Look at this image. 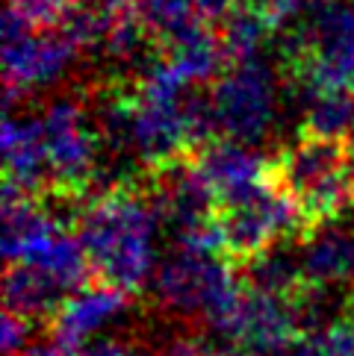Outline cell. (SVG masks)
I'll return each instance as SVG.
<instances>
[{
    "label": "cell",
    "instance_id": "1",
    "mask_svg": "<svg viewBox=\"0 0 354 356\" xmlns=\"http://www.w3.org/2000/svg\"><path fill=\"white\" fill-rule=\"evenodd\" d=\"M157 227L154 200L116 186L86 207L77 238L100 283L133 295L157 274Z\"/></svg>",
    "mask_w": 354,
    "mask_h": 356
},
{
    "label": "cell",
    "instance_id": "2",
    "mask_svg": "<svg viewBox=\"0 0 354 356\" xmlns=\"http://www.w3.org/2000/svg\"><path fill=\"white\" fill-rule=\"evenodd\" d=\"M213 133L216 118L210 97L192 95V86L169 65V59H157L133 95V156L151 168H171Z\"/></svg>",
    "mask_w": 354,
    "mask_h": 356
},
{
    "label": "cell",
    "instance_id": "3",
    "mask_svg": "<svg viewBox=\"0 0 354 356\" xmlns=\"http://www.w3.org/2000/svg\"><path fill=\"white\" fill-rule=\"evenodd\" d=\"M151 291L169 315L186 318V321L195 318L210 330H219L239 307L245 286L219 253L174 248L157 265Z\"/></svg>",
    "mask_w": 354,
    "mask_h": 356
},
{
    "label": "cell",
    "instance_id": "4",
    "mask_svg": "<svg viewBox=\"0 0 354 356\" xmlns=\"http://www.w3.org/2000/svg\"><path fill=\"white\" fill-rule=\"evenodd\" d=\"M286 59L301 97L331 88H354V3L322 0L289 35Z\"/></svg>",
    "mask_w": 354,
    "mask_h": 356
},
{
    "label": "cell",
    "instance_id": "5",
    "mask_svg": "<svg viewBox=\"0 0 354 356\" xmlns=\"http://www.w3.org/2000/svg\"><path fill=\"white\" fill-rule=\"evenodd\" d=\"M275 180L307 221L325 224L354 203V168L343 142L305 136L289 145L275 165Z\"/></svg>",
    "mask_w": 354,
    "mask_h": 356
},
{
    "label": "cell",
    "instance_id": "6",
    "mask_svg": "<svg viewBox=\"0 0 354 356\" xmlns=\"http://www.w3.org/2000/svg\"><path fill=\"white\" fill-rule=\"evenodd\" d=\"M213 118L216 133L227 142L254 147L269 138L277 112H281V83L266 59L233 62L222 77L213 83Z\"/></svg>",
    "mask_w": 354,
    "mask_h": 356
},
{
    "label": "cell",
    "instance_id": "7",
    "mask_svg": "<svg viewBox=\"0 0 354 356\" xmlns=\"http://www.w3.org/2000/svg\"><path fill=\"white\" fill-rule=\"evenodd\" d=\"M305 224H310L305 212L277 186V180L219 207L222 250L243 262L260 257L269 248H277Z\"/></svg>",
    "mask_w": 354,
    "mask_h": 356
},
{
    "label": "cell",
    "instance_id": "8",
    "mask_svg": "<svg viewBox=\"0 0 354 356\" xmlns=\"http://www.w3.org/2000/svg\"><path fill=\"white\" fill-rule=\"evenodd\" d=\"M80 47L62 30L36 33L15 15H3V83L6 109L24 95L56 86L74 65Z\"/></svg>",
    "mask_w": 354,
    "mask_h": 356
},
{
    "label": "cell",
    "instance_id": "9",
    "mask_svg": "<svg viewBox=\"0 0 354 356\" xmlns=\"http://www.w3.org/2000/svg\"><path fill=\"white\" fill-rule=\"evenodd\" d=\"M42 136L50 165V183L59 192H83L100 168V133L86 109L71 97L50 100L42 112Z\"/></svg>",
    "mask_w": 354,
    "mask_h": 356
},
{
    "label": "cell",
    "instance_id": "10",
    "mask_svg": "<svg viewBox=\"0 0 354 356\" xmlns=\"http://www.w3.org/2000/svg\"><path fill=\"white\" fill-rule=\"evenodd\" d=\"M195 168L213 188L219 207L245 197L275 180V165L266 162L254 147L239 142H210L195 162Z\"/></svg>",
    "mask_w": 354,
    "mask_h": 356
},
{
    "label": "cell",
    "instance_id": "11",
    "mask_svg": "<svg viewBox=\"0 0 354 356\" xmlns=\"http://www.w3.org/2000/svg\"><path fill=\"white\" fill-rule=\"evenodd\" d=\"M128 312V295L112 286H86L71 295L54 315V339L62 348L80 353L95 339H104L107 327L118 324Z\"/></svg>",
    "mask_w": 354,
    "mask_h": 356
},
{
    "label": "cell",
    "instance_id": "12",
    "mask_svg": "<svg viewBox=\"0 0 354 356\" xmlns=\"http://www.w3.org/2000/svg\"><path fill=\"white\" fill-rule=\"evenodd\" d=\"M3 162H6V186L18 188L21 195L36 197L50 183V165L42 136V118L27 112L6 109L3 118Z\"/></svg>",
    "mask_w": 354,
    "mask_h": 356
},
{
    "label": "cell",
    "instance_id": "13",
    "mask_svg": "<svg viewBox=\"0 0 354 356\" xmlns=\"http://www.w3.org/2000/svg\"><path fill=\"white\" fill-rule=\"evenodd\" d=\"M301 274L313 289L354 283V224L325 221L298 248Z\"/></svg>",
    "mask_w": 354,
    "mask_h": 356
},
{
    "label": "cell",
    "instance_id": "14",
    "mask_svg": "<svg viewBox=\"0 0 354 356\" xmlns=\"http://www.w3.org/2000/svg\"><path fill=\"white\" fill-rule=\"evenodd\" d=\"M62 233L59 221L36 197L3 188V257L9 265L30 262Z\"/></svg>",
    "mask_w": 354,
    "mask_h": 356
},
{
    "label": "cell",
    "instance_id": "15",
    "mask_svg": "<svg viewBox=\"0 0 354 356\" xmlns=\"http://www.w3.org/2000/svg\"><path fill=\"white\" fill-rule=\"evenodd\" d=\"M3 300L6 312L24 318V321H39V318L56 315L62 303L68 300V295L36 265L21 262L6 268Z\"/></svg>",
    "mask_w": 354,
    "mask_h": 356
},
{
    "label": "cell",
    "instance_id": "16",
    "mask_svg": "<svg viewBox=\"0 0 354 356\" xmlns=\"http://www.w3.org/2000/svg\"><path fill=\"white\" fill-rule=\"evenodd\" d=\"M166 59L189 86H204V83H216L222 77V65L227 54H224L222 35L213 33L207 24H201L186 39L169 47Z\"/></svg>",
    "mask_w": 354,
    "mask_h": 356
},
{
    "label": "cell",
    "instance_id": "17",
    "mask_svg": "<svg viewBox=\"0 0 354 356\" xmlns=\"http://www.w3.org/2000/svg\"><path fill=\"white\" fill-rule=\"evenodd\" d=\"M245 280L251 291H263L272 298L293 300L307 289L305 274H301V259L298 250H284L281 245L269 248L260 257L245 262Z\"/></svg>",
    "mask_w": 354,
    "mask_h": 356
},
{
    "label": "cell",
    "instance_id": "18",
    "mask_svg": "<svg viewBox=\"0 0 354 356\" xmlns=\"http://www.w3.org/2000/svg\"><path fill=\"white\" fill-rule=\"evenodd\" d=\"M133 15L157 44L174 47L195 27L204 24L195 0H133Z\"/></svg>",
    "mask_w": 354,
    "mask_h": 356
},
{
    "label": "cell",
    "instance_id": "19",
    "mask_svg": "<svg viewBox=\"0 0 354 356\" xmlns=\"http://www.w3.org/2000/svg\"><path fill=\"white\" fill-rule=\"evenodd\" d=\"M305 124L310 136L346 142L354 136V88H331L305 97Z\"/></svg>",
    "mask_w": 354,
    "mask_h": 356
},
{
    "label": "cell",
    "instance_id": "20",
    "mask_svg": "<svg viewBox=\"0 0 354 356\" xmlns=\"http://www.w3.org/2000/svg\"><path fill=\"white\" fill-rule=\"evenodd\" d=\"M272 30L275 27L269 24V18H266L257 6H251V3L236 6L231 15L224 18V27L219 33L227 59H233V62L257 59L266 35H269Z\"/></svg>",
    "mask_w": 354,
    "mask_h": 356
},
{
    "label": "cell",
    "instance_id": "21",
    "mask_svg": "<svg viewBox=\"0 0 354 356\" xmlns=\"http://www.w3.org/2000/svg\"><path fill=\"white\" fill-rule=\"evenodd\" d=\"M77 0H9L6 12L15 15L21 24H27L36 33H47V30H59L66 15Z\"/></svg>",
    "mask_w": 354,
    "mask_h": 356
},
{
    "label": "cell",
    "instance_id": "22",
    "mask_svg": "<svg viewBox=\"0 0 354 356\" xmlns=\"http://www.w3.org/2000/svg\"><path fill=\"white\" fill-rule=\"evenodd\" d=\"M313 356H354V312H346L331 327L310 336Z\"/></svg>",
    "mask_w": 354,
    "mask_h": 356
},
{
    "label": "cell",
    "instance_id": "23",
    "mask_svg": "<svg viewBox=\"0 0 354 356\" xmlns=\"http://www.w3.org/2000/svg\"><path fill=\"white\" fill-rule=\"evenodd\" d=\"M33 345L30 339V321L6 312L3 315V327H0V348H3V356H21Z\"/></svg>",
    "mask_w": 354,
    "mask_h": 356
},
{
    "label": "cell",
    "instance_id": "24",
    "mask_svg": "<svg viewBox=\"0 0 354 356\" xmlns=\"http://www.w3.org/2000/svg\"><path fill=\"white\" fill-rule=\"evenodd\" d=\"M80 356H133V350H130L128 341L104 336V339H95L92 345H86L80 350Z\"/></svg>",
    "mask_w": 354,
    "mask_h": 356
},
{
    "label": "cell",
    "instance_id": "25",
    "mask_svg": "<svg viewBox=\"0 0 354 356\" xmlns=\"http://www.w3.org/2000/svg\"><path fill=\"white\" fill-rule=\"evenodd\" d=\"M245 0H195V6L204 21H224L236 6H243Z\"/></svg>",
    "mask_w": 354,
    "mask_h": 356
},
{
    "label": "cell",
    "instance_id": "26",
    "mask_svg": "<svg viewBox=\"0 0 354 356\" xmlns=\"http://www.w3.org/2000/svg\"><path fill=\"white\" fill-rule=\"evenodd\" d=\"M21 356H80V353H74L68 348H62L56 339H50V341H33V345L24 350Z\"/></svg>",
    "mask_w": 354,
    "mask_h": 356
},
{
    "label": "cell",
    "instance_id": "27",
    "mask_svg": "<svg viewBox=\"0 0 354 356\" xmlns=\"http://www.w3.org/2000/svg\"><path fill=\"white\" fill-rule=\"evenodd\" d=\"M162 356H210L204 348H198L195 341H174L169 350H162Z\"/></svg>",
    "mask_w": 354,
    "mask_h": 356
},
{
    "label": "cell",
    "instance_id": "28",
    "mask_svg": "<svg viewBox=\"0 0 354 356\" xmlns=\"http://www.w3.org/2000/svg\"><path fill=\"white\" fill-rule=\"evenodd\" d=\"M116 3H121V6H128V9H130V6H133V0H116Z\"/></svg>",
    "mask_w": 354,
    "mask_h": 356
},
{
    "label": "cell",
    "instance_id": "29",
    "mask_svg": "<svg viewBox=\"0 0 354 356\" xmlns=\"http://www.w3.org/2000/svg\"><path fill=\"white\" fill-rule=\"evenodd\" d=\"M348 142H351V156H354V136H351V138H348Z\"/></svg>",
    "mask_w": 354,
    "mask_h": 356
}]
</instances>
